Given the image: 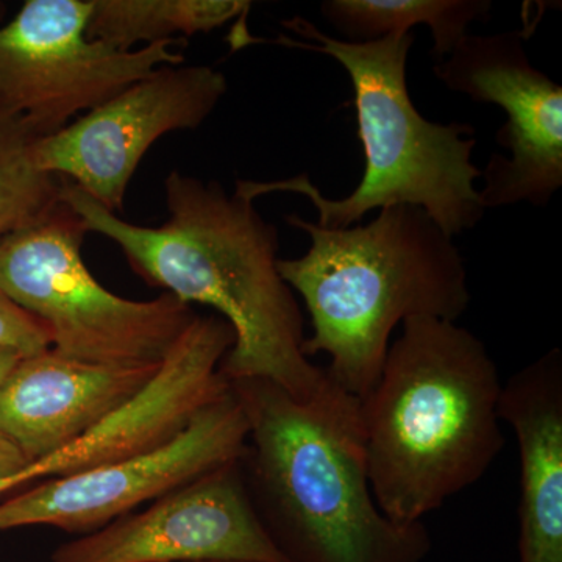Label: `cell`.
Returning a JSON list of instances; mask_svg holds the SVG:
<instances>
[{"mask_svg": "<svg viewBox=\"0 0 562 562\" xmlns=\"http://www.w3.org/2000/svg\"><path fill=\"white\" fill-rule=\"evenodd\" d=\"M61 201L87 232L116 244L149 286L210 306L231 324L235 344L221 362L228 383L268 380L299 401L331 386L325 369L303 353L302 310L277 266L279 233L254 202L180 171L166 177L169 217L160 227L121 220L65 179Z\"/></svg>", "mask_w": 562, "mask_h": 562, "instance_id": "6da1fadb", "label": "cell"}, {"mask_svg": "<svg viewBox=\"0 0 562 562\" xmlns=\"http://www.w3.org/2000/svg\"><path fill=\"white\" fill-rule=\"evenodd\" d=\"M249 436L241 464L255 512L290 562H424V522L373 498L360 398L336 386L299 401L268 380L231 382Z\"/></svg>", "mask_w": 562, "mask_h": 562, "instance_id": "7a4b0ae2", "label": "cell"}, {"mask_svg": "<svg viewBox=\"0 0 562 562\" xmlns=\"http://www.w3.org/2000/svg\"><path fill=\"white\" fill-rule=\"evenodd\" d=\"M503 383L486 346L457 322L412 317L360 398L369 483L384 516L424 517L483 479L505 446Z\"/></svg>", "mask_w": 562, "mask_h": 562, "instance_id": "3957f363", "label": "cell"}, {"mask_svg": "<svg viewBox=\"0 0 562 562\" xmlns=\"http://www.w3.org/2000/svg\"><path fill=\"white\" fill-rule=\"evenodd\" d=\"M286 222L312 238L305 255L277 265L312 322L303 353L310 360L327 355L328 379L353 397H364L379 380L401 322H457L468 312L460 250L417 206H387L369 224L347 228H324L297 214Z\"/></svg>", "mask_w": 562, "mask_h": 562, "instance_id": "277c9868", "label": "cell"}, {"mask_svg": "<svg viewBox=\"0 0 562 562\" xmlns=\"http://www.w3.org/2000/svg\"><path fill=\"white\" fill-rule=\"evenodd\" d=\"M283 25L305 41L280 36L279 43L335 58L349 74L364 176L350 195L333 201L308 173L277 181L238 180L236 194L251 202L273 192L305 195L319 216L316 224L324 228L351 227L371 211L394 205L424 210L450 238L475 227L484 206L475 188L482 171L472 162L473 128L460 122H431L417 111L406 83L412 33L349 43L302 18Z\"/></svg>", "mask_w": 562, "mask_h": 562, "instance_id": "5b68a950", "label": "cell"}, {"mask_svg": "<svg viewBox=\"0 0 562 562\" xmlns=\"http://www.w3.org/2000/svg\"><path fill=\"white\" fill-rule=\"evenodd\" d=\"M83 222L60 202L0 239V291L46 328L50 349L92 364L158 366L198 313L173 297L128 301L85 265Z\"/></svg>", "mask_w": 562, "mask_h": 562, "instance_id": "8992f818", "label": "cell"}, {"mask_svg": "<svg viewBox=\"0 0 562 562\" xmlns=\"http://www.w3.org/2000/svg\"><path fill=\"white\" fill-rule=\"evenodd\" d=\"M92 0H27L0 27V113L40 138L60 132L162 66L177 41L120 50L88 36Z\"/></svg>", "mask_w": 562, "mask_h": 562, "instance_id": "52a82bcc", "label": "cell"}, {"mask_svg": "<svg viewBox=\"0 0 562 562\" xmlns=\"http://www.w3.org/2000/svg\"><path fill=\"white\" fill-rule=\"evenodd\" d=\"M227 90L224 74L211 66H162L36 140V166L117 214L150 147L169 133L201 127Z\"/></svg>", "mask_w": 562, "mask_h": 562, "instance_id": "ba28073f", "label": "cell"}, {"mask_svg": "<svg viewBox=\"0 0 562 562\" xmlns=\"http://www.w3.org/2000/svg\"><path fill=\"white\" fill-rule=\"evenodd\" d=\"M247 427L232 387L171 441L157 449L92 469L46 480L0 503V532L24 527L90 535L246 453Z\"/></svg>", "mask_w": 562, "mask_h": 562, "instance_id": "9c48e42d", "label": "cell"}, {"mask_svg": "<svg viewBox=\"0 0 562 562\" xmlns=\"http://www.w3.org/2000/svg\"><path fill=\"white\" fill-rule=\"evenodd\" d=\"M435 74L450 90L508 114L497 140L509 157L492 155L482 171L484 210L546 206L562 184V88L531 65L520 32L469 33Z\"/></svg>", "mask_w": 562, "mask_h": 562, "instance_id": "30bf717a", "label": "cell"}, {"mask_svg": "<svg viewBox=\"0 0 562 562\" xmlns=\"http://www.w3.org/2000/svg\"><path fill=\"white\" fill-rule=\"evenodd\" d=\"M241 460L203 473L101 530L61 543L50 561L290 562L255 512Z\"/></svg>", "mask_w": 562, "mask_h": 562, "instance_id": "8fae6325", "label": "cell"}, {"mask_svg": "<svg viewBox=\"0 0 562 562\" xmlns=\"http://www.w3.org/2000/svg\"><path fill=\"white\" fill-rule=\"evenodd\" d=\"M160 366L92 364L54 349L21 358L0 387V435L27 464L49 457L133 401Z\"/></svg>", "mask_w": 562, "mask_h": 562, "instance_id": "7c38bea8", "label": "cell"}, {"mask_svg": "<svg viewBox=\"0 0 562 562\" xmlns=\"http://www.w3.org/2000/svg\"><path fill=\"white\" fill-rule=\"evenodd\" d=\"M501 417L519 447V562H562V353L503 384Z\"/></svg>", "mask_w": 562, "mask_h": 562, "instance_id": "4fadbf2b", "label": "cell"}, {"mask_svg": "<svg viewBox=\"0 0 562 562\" xmlns=\"http://www.w3.org/2000/svg\"><path fill=\"white\" fill-rule=\"evenodd\" d=\"M486 0H325L321 13L349 43L406 35L417 25L431 31V57H449L469 35V25L490 14Z\"/></svg>", "mask_w": 562, "mask_h": 562, "instance_id": "5bb4252c", "label": "cell"}, {"mask_svg": "<svg viewBox=\"0 0 562 562\" xmlns=\"http://www.w3.org/2000/svg\"><path fill=\"white\" fill-rule=\"evenodd\" d=\"M249 9L243 0H92L88 36L133 50L216 31Z\"/></svg>", "mask_w": 562, "mask_h": 562, "instance_id": "9a60e30c", "label": "cell"}, {"mask_svg": "<svg viewBox=\"0 0 562 562\" xmlns=\"http://www.w3.org/2000/svg\"><path fill=\"white\" fill-rule=\"evenodd\" d=\"M38 139L20 117L0 113V239L43 220L61 202L63 179L36 166Z\"/></svg>", "mask_w": 562, "mask_h": 562, "instance_id": "2e32d148", "label": "cell"}, {"mask_svg": "<svg viewBox=\"0 0 562 562\" xmlns=\"http://www.w3.org/2000/svg\"><path fill=\"white\" fill-rule=\"evenodd\" d=\"M0 347L20 351L24 357L50 349V339L46 328L31 314L22 312L20 306L0 291Z\"/></svg>", "mask_w": 562, "mask_h": 562, "instance_id": "e0dca14e", "label": "cell"}, {"mask_svg": "<svg viewBox=\"0 0 562 562\" xmlns=\"http://www.w3.org/2000/svg\"><path fill=\"white\" fill-rule=\"evenodd\" d=\"M27 465V461L22 457L20 450L5 438L0 435V476H9L11 473L21 471Z\"/></svg>", "mask_w": 562, "mask_h": 562, "instance_id": "ac0fdd59", "label": "cell"}, {"mask_svg": "<svg viewBox=\"0 0 562 562\" xmlns=\"http://www.w3.org/2000/svg\"><path fill=\"white\" fill-rule=\"evenodd\" d=\"M21 358H24V355H21L20 351L0 347V387H2L3 382H5L11 371L16 368Z\"/></svg>", "mask_w": 562, "mask_h": 562, "instance_id": "d6986e66", "label": "cell"}, {"mask_svg": "<svg viewBox=\"0 0 562 562\" xmlns=\"http://www.w3.org/2000/svg\"><path fill=\"white\" fill-rule=\"evenodd\" d=\"M0 9H2V5H0Z\"/></svg>", "mask_w": 562, "mask_h": 562, "instance_id": "ffe728a7", "label": "cell"}, {"mask_svg": "<svg viewBox=\"0 0 562 562\" xmlns=\"http://www.w3.org/2000/svg\"><path fill=\"white\" fill-rule=\"evenodd\" d=\"M228 562H232V561H228Z\"/></svg>", "mask_w": 562, "mask_h": 562, "instance_id": "44dd1931", "label": "cell"}]
</instances>
